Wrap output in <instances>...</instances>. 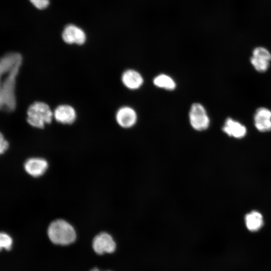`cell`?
Instances as JSON below:
<instances>
[{"mask_svg":"<svg viewBox=\"0 0 271 271\" xmlns=\"http://www.w3.org/2000/svg\"><path fill=\"white\" fill-rule=\"evenodd\" d=\"M22 60L21 54L17 52H9L1 58L0 107L5 112H12L16 108V78Z\"/></svg>","mask_w":271,"mask_h":271,"instance_id":"obj_1","label":"cell"},{"mask_svg":"<svg viewBox=\"0 0 271 271\" xmlns=\"http://www.w3.org/2000/svg\"><path fill=\"white\" fill-rule=\"evenodd\" d=\"M48 235L54 244L68 245L73 242L76 237L74 227L64 219L52 221L48 228Z\"/></svg>","mask_w":271,"mask_h":271,"instance_id":"obj_2","label":"cell"},{"mask_svg":"<svg viewBox=\"0 0 271 271\" xmlns=\"http://www.w3.org/2000/svg\"><path fill=\"white\" fill-rule=\"evenodd\" d=\"M27 115V121L30 125L38 128H43L46 124L51 122L53 112L47 103L36 101L29 106Z\"/></svg>","mask_w":271,"mask_h":271,"instance_id":"obj_3","label":"cell"},{"mask_svg":"<svg viewBox=\"0 0 271 271\" xmlns=\"http://www.w3.org/2000/svg\"><path fill=\"white\" fill-rule=\"evenodd\" d=\"M189 121L191 126L195 130L207 129L210 124V118L204 106L200 103H193L189 111Z\"/></svg>","mask_w":271,"mask_h":271,"instance_id":"obj_4","label":"cell"},{"mask_svg":"<svg viewBox=\"0 0 271 271\" xmlns=\"http://www.w3.org/2000/svg\"><path fill=\"white\" fill-rule=\"evenodd\" d=\"M250 61L256 71L260 73L264 72L270 65L271 53L264 47H256L252 51Z\"/></svg>","mask_w":271,"mask_h":271,"instance_id":"obj_5","label":"cell"},{"mask_svg":"<svg viewBox=\"0 0 271 271\" xmlns=\"http://www.w3.org/2000/svg\"><path fill=\"white\" fill-rule=\"evenodd\" d=\"M94 251L98 254L104 253H111L116 249V243L112 237L108 233L102 232L96 235L92 241Z\"/></svg>","mask_w":271,"mask_h":271,"instance_id":"obj_6","label":"cell"},{"mask_svg":"<svg viewBox=\"0 0 271 271\" xmlns=\"http://www.w3.org/2000/svg\"><path fill=\"white\" fill-rule=\"evenodd\" d=\"M115 120L117 124L124 129L133 127L138 121V114L136 110L129 106L120 107L115 114Z\"/></svg>","mask_w":271,"mask_h":271,"instance_id":"obj_7","label":"cell"},{"mask_svg":"<svg viewBox=\"0 0 271 271\" xmlns=\"http://www.w3.org/2000/svg\"><path fill=\"white\" fill-rule=\"evenodd\" d=\"M26 172L32 177L37 178L42 176L48 168V162L44 158L32 157L24 163Z\"/></svg>","mask_w":271,"mask_h":271,"instance_id":"obj_8","label":"cell"},{"mask_svg":"<svg viewBox=\"0 0 271 271\" xmlns=\"http://www.w3.org/2000/svg\"><path fill=\"white\" fill-rule=\"evenodd\" d=\"M62 38L67 44H75L78 45L84 44L86 39L84 32L73 25H68L65 27L62 34Z\"/></svg>","mask_w":271,"mask_h":271,"instance_id":"obj_9","label":"cell"},{"mask_svg":"<svg viewBox=\"0 0 271 271\" xmlns=\"http://www.w3.org/2000/svg\"><path fill=\"white\" fill-rule=\"evenodd\" d=\"M75 109L68 104L58 106L53 112V117L58 122L64 124L73 123L76 119Z\"/></svg>","mask_w":271,"mask_h":271,"instance_id":"obj_10","label":"cell"},{"mask_svg":"<svg viewBox=\"0 0 271 271\" xmlns=\"http://www.w3.org/2000/svg\"><path fill=\"white\" fill-rule=\"evenodd\" d=\"M121 80L123 85L131 90H135L140 88L144 82L142 74L138 71L132 69L125 70L122 73Z\"/></svg>","mask_w":271,"mask_h":271,"instance_id":"obj_11","label":"cell"},{"mask_svg":"<svg viewBox=\"0 0 271 271\" xmlns=\"http://www.w3.org/2000/svg\"><path fill=\"white\" fill-rule=\"evenodd\" d=\"M254 123L257 129L261 132L271 130V110L261 107L258 108L253 116Z\"/></svg>","mask_w":271,"mask_h":271,"instance_id":"obj_12","label":"cell"},{"mask_svg":"<svg viewBox=\"0 0 271 271\" xmlns=\"http://www.w3.org/2000/svg\"><path fill=\"white\" fill-rule=\"evenodd\" d=\"M222 129L228 136L235 138H241L246 132L244 125L230 117L226 118Z\"/></svg>","mask_w":271,"mask_h":271,"instance_id":"obj_13","label":"cell"},{"mask_svg":"<svg viewBox=\"0 0 271 271\" xmlns=\"http://www.w3.org/2000/svg\"><path fill=\"white\" fill-rule=\"evenodd\" d=\"M153 84L157 87L172 91L176 89L177 84L174 79L166 74H160L153 79Z\"/></svg>","mask_w":271,"mask_h":271,"instance_id":"obj_14","label":"cell"},{"mask_svg":"<svg viewBox=\"0 0 271 271\" xmlns=\"http://www.w3.org/2000/svg\"><path fill=\"white\" fill-rule=\"evenodd\" d=\"M245 221L246 227L251 231H256L262 226L263 218L257 211H253L246 215Z\"/></svg>","mask_w":271,"mask_h":271,"instance_id":"obj_15","label":"cell"},{"mask_svg":"<svg viewBox=\"0 0 271 271\" xmlns=\"http://www.w3.org/2000/svg\"><path fill=\"white\" fill-rule=\"evenodd\" d=\"M12 239L9 235L2 232L0 234V247L5 248L6 250H10L12 245Z\"/></svg>","mask_w":271,"mask_h":271,"instance_id":"obj_16","label":"cell"},{"mask_svg":"<svg viewBox=\"0 0 271 271\" xmlns=\"http://www.w3.org/2000/svg\"><path fill=\"white\" fill-rule=\"evenodd\" d=\"M30 1L39 10L44 9L49 5V0H30Z\"/></svg>","mask_w":271,"mask_h":271,"instance_id":"obj_17","label":"cell"},{"mask_svg":"<svg viewBox=\"0 0 271 271\" xmlns=\"http://www.w3.org/2000/svg\"><path fill=\"white\" fill-rule=\"evenodd\" d=\"M9 143L5 139L2 133H1L0 137V153L1 154H4L9 148Z\"/></svg>","mask_w":271,"mask_h":271,"instance_id":"obj_18","label":"cell"},{"mask_svg":"<svg viewBox=\"0 0 271 271\" xmlns=\"http://www.w3.org/2000/svg\"><path fill=\"white\" fill-rule=\"evenodd\" d=\"M89 271H101V270H99L98 268H97L96 267H94V268H93V269H91ZM106 271H110V270H106Z\"/></svg>","mask_w":271,"mask_h":271,"instance_id":"obj_19","label":"cell"}]
</instances>
